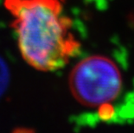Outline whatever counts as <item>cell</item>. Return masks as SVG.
I'll use <instances>...</instances> for the list:
<instances>
[{"label": "cell", "mask_w": 134, "mask_h": 133, "mask_svg": "<svg viewBox=\"0 0 134 133\" xmlns=\"http://www.w3.org/2000/svg\"><path fill=\"white\" fill-rule=\"evenodd\" d=\"M22 56L41 71L62 68L81 49L60 0H4Z\"/></svg>", "instance_id": "cell-1"}, {"label": "cell", "mask_w": 134, "mask_h": 133, "mask_svg": "<svg viewBox=\"0 0 134 133\" xmlns=\"http://www.w3.org/2000/svg\"><path fill=\"white\" fill-rule=\"evenodd\" d=\"M68 82L76 100L92 108L112 103L123 86L119 67L111 59L101 55L80 61L70 73Z\"/></svg>", "instance_id": "cell-2"}]
</instances>
